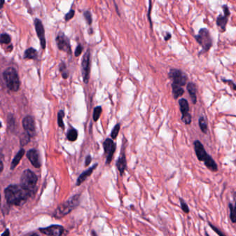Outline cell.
<instances>
[{"mask_svg": "<svg viewBox=\"0 0 236 236\" xmlns=\"http://www.w3.org/2000/svg\"><path fill=\"white\" fill-rule=\"evenodd\" d=\"M5 199L9 205L22 206L27 202L32 193L21 185H10L4 190Z\"/></svg>", "mask_w": 236, "mask_h": 236, "instance_id": "obj_1", "label": "cell"}, {"mask_svg": "<svg viewBox=\"0 0 236 236\" xmlns=\"http://www.w3.org/2000/svg\"><path fill=\"white\" fill-rule=\"evenodd\" d=\"M194 149L195 154L199 161H204L205 166L213 172H216L218 170L217 165L215 161L209 154H207L204 147L200 141L197 140L194 142Z\"/></svg>", "mask_w": 236, "mask_h": 236, "instance_id": "obj_2", "label": "cell"}, {"mask_svg": "<svg viewBox=\"0 0 236 236\" xmlns=\"http://www.w3.org/2000/svg\"><path fill=\"white\" fill-rule=\"evenodd\" d=\"M80 199V195H75L69 199L67 201L61 204L60 206H58V207L54 212L53 217L57 219H60L68 215L71 211H73L79 205Z\"/></svg>", "mask_w": 236, "mask_h": 236, "instance_id": "obj_3", "label": "cell"}, {"mask_svg": "<svg viewBox=\"0 0 236 236\" xmlns=\"http://www.w3.org/2000/svg\"><path fill=\"white\" fill-rule=\"evenodd\" d=\"M3 78L9 90L14 92L19 90L20 80L17 70L15 68L10 66L6 69L3 72Z\"/></svg>", "mask_w": 236, "mask_h": 236, "instance_id": "obj_4", "label": "cell"}, {"mask_svg": "<svg viewBox=\"0 0 236 236\" xmlns=\"http://www.w3.org/2000/svg\"><path fill=\"white\" fill-rule=\"evenodd\" d=\"M38 182V177L33 171L27 169L22 172L20 178V185L31 193L35 190Z\"/></svg>", "mask_w": 236, "mask_h": 236, "instance_id": "obj_5", "label": "cell"}, {"mask_svg": "<svg viewBox=\"0 0 236 236\" xmlns=\"http://www.w3.org/2000/svg\"><path fill=\"white\" fill-rule=\"evenodd\" d=\"M196 41L200 44L205 52L209 51L213 45V40L210 35L209 30L206 28H203L199 30L198 35L195 36Z\"/></svg>", "mask_w": 236, "mask_h": 236, "instance_id": "obj_6", "label": "cell"}, {"mask_svg": "<svg viewBox=\"0 0 236 236\" xmlns=\"http://www.w3.org/2000/svg\"><path fill=\"white\" fill-rule=\"evenodd\" d=\"M168 77L172 81V84L179 87L184 86L187 81V76L185 74L177 69H171L168 73Z\"/></svg>", "mask_w": 236, "mask_h": 236, "instance_id": "obj_7", "label": "cell"}, {"mask_svg": "<svg viewBox=\"0 0 236 236\" xmlns=\"http://www.w3.org/2000/svg\"><path fill=\"white\" fill-rule=\"evenodd\" d=\"M179 108H180V112L181 113V120L185 125H190L192 121V116L189 112L190 110V107H189L188 102L185 98H181L179 100Z\"/></svg>", "mask_w": 236, "mask_h": 236, "instance_id": "obj_8", "label": "cell"}, {"mask_svg": "<svg viewBox=\"0 0 236 236\" xmlns=\"http://www.w3.org/2000/svg\"><path fill=\"white\" fill-rule=\"evenodd\" d=\"M90 51L87 50L84 54L83 58L82 59V74L84 83L87 84L89 80V72H90Z\"/></svg>", "mask_w": 236, "mask_h": 236, "instance_id": "obj_9", "label": "cell"}, {"mask_svg": "<svg viewBox=\"0 0 236 236\" xmlns=\"http://www.w3.org/2000/svg\"><path fill=\"white\" fill-rule=\"evenodd\" d=\"M56 44L59 50L66 52L69 54L71 53V49L70 42L68 38L64 33H60L58 34L56 39Z\"/></svg>", "mask_w": 236, "mask_h": 236, "instance_id": "obj_10", "label": "cell"}, {"mask_svg": "<svg viewBox=\"0 0 236 236\" xmlns=\"http://www.w3.org/2000/svg\"><path fill=\"white\" fill-rule=\"evenodd\" d=\"M103 148L105 153L107 155L106 163L110 164L112 160L115 150H116V144L112 139H107L103 143Z\"/></svg>", "mask_w": 236, "mask_h": 236, "instance_id": "obj_11", "label": "cell"}, {"mask_svg": "<svg viewBox=\"0 0 236 236\" xmlns=\"http://www.w3.org/2000/svg\"><path fill=\"white\" fill-rule=\"evenodd\" d=\"M22 126L27 132L31 137L35 136V120L31 116H27L22 119Z\"/></svg>", "mask_w": 236, "mask_h": 236, "instance_id": "obj_12", "label": "cell"}, {"mask_svg": "<svg viewBox=\"0 0 236 236\" xmlns=\"http://www.w3.org/2000/svg\"><path fill=\"white\" fill-rule=\"evenodd\" d=\"M34 25H35V31L37 33V35L40 39V44L42 49L44 50L46 49V39L45 35H44V28L42 21L38 18L34 20Z\"/></svg>", "mask_w": 236, "mask_h": 236, "instance_id": "obj_13", "label": "cell"}, {"mask_svg": "<svg viewBox=\"0 0 236 236\" xmlns=\"http://www.w3.org/2000/svg\"><path fill=\"white\" fill-rule=\"evenodd\" d=\"M41 233L49 236H61L64 233V228L60 225L53 224L46 228L39 229Z\"/></svg>", "mask_w": 236, "mask_h": 236, "instance_id": "obj_14", "label": "cell"}, {"mask_svg": "<svg viewBox=\"0 0 236 236\" xmlns=\"http://www.w3.org/2000/svg\"><path fill=\"white\" fill-rule=\"evenodd\" d=\"M224 15H219L217 18V25L224 32L226 31V27H227L228 20H229V16L230 15V12L229 8L227 5L223 6Z\"/></svg>", "mask_w": 236, "mask_h": 236, "instance_id": "obj_15", "label": "cell"}, {"mask_svg": "<svg viewBox=\"0 0 236 236\" xmlns=\"http://www.w3.org/2000/svg\"><path fill=\"white\" fill-rule=\"evenodd\" d=\"M27 157L31 164L35 168H40L41 167V162L40 159L39 152L35 149H31L27 153Z\"/></svg>", "mask_w": 236, "mask_h": 236, "instance_id": "obj_16", "label": "cell"}, {"mask_svg": "<svg viewBox=\"0 0 236 236\" xmlns=\"http://www.w3.org/2000/svg\"><path fill=\"white\" fill-rule=\"evenodd\" d=\"M116 166L118 171L120 172L121 175H122L123 174L124 171L126 170L127 166V161H126V154H125V152H124V148H121V154L116 162Z\"/></svg>", "mask_w": 236, "mask_h": 236, "instance_id": "obj_17", "label": "cell"}, {"mask_svg": "<svg viewBox=\"0 0 236 236\" xmlns=\"http://www.w3.org/2000/svg\"><path fill=\"white\" fill-rule=\"evenodd\" d=\"M97 166H98V164L97 163H96V164L94 165L92 167H91V168L87 169V170L84 171L83 172H82L81 174L80 175V176L78 177V178L77 179V181H76V185L79 186L81 183H83L84 181H85L87 179V177H89L90 175L92 174L93 171L95 170Z\"/></svg>", "mask_w": 236, "mask_h": 236, "instance_id": "obj_18", "label": "cell"}, {"mask_svg": "<svg viewBox=\"0 0 236 236\" xmlns=\"http://www.w3.org/2000/svg\"><path fill=\"white\" fill-rule=\"evenodd\" d=\"M187 91L188 92L193 104L197 102V88L193 82H188L186 86Z\"/></svg>", "mask_w": 236, "mask_h": 236, "instance_id": "obj_19", "label": "cell"}, {"mask_svg": "<svg viewBox=\"0 0 236 236\" xmlns=\"http://www.w3.org/2000/svg\"><path fill=\"white\" fill-rule=\"evenodd\" d=\"M25 154V150H24L23 148L20 149L19 152L17 153V154H16L15 157H14L13 161H12L11 165V170H14V169L15 168V167L19 164V161H21L22 158L23 157Z\"/></svg>", "mask_w": 236, "mask_h": 236, "instance_id": "obj_20", "label": "cell"}, {"mask_svg": "<svg viewBox=\"0 0 236 236\" xmlns=\"http://www.w3.org/2000/svg\"><path fill=\"white\" fill-rule=\"evenodd\" d=\"M38 58V51L33 48H29L24 54V58L28 60H35Z\"/></svg>", "mask_w": 236, "mask_h": 236, "instance_id": "obj_21", "label": "cell"}, {"mask_svg": "<svg viewBox=\"0 0 236 236\" xmlns=\"http://www.w3.org/2000/svg\"><path fill=\"white\" fill-rule=\"evenodd\" d=\"M172 94H173V97H174L175 99H177L179 98L180 96H183V94H184L185 91L181 87L175 85V84H172Z\"/></svg>", "mask_w": 236, "mask_h": 236, "instance_id": "obj_22", "label": "cell"}, {"mask_svg": "<svg viewBox=\"0 0 236 236\" xmlns=\"http://www.w3.org/2000/svg\"><path fill=\"white\" fill-rule=\"evenodd\" d=\"M78 131L74 128H71L68 131L67 134H66V138L70 141H75L78 139Z\"/></svg>", "mask_w": 236, "mask_h": 236, "instance_id": "obj_23", "label": "cell"}, {"mask_svg": "<svg viewBox=\"0 0 236 236\" xmlns=\"http://www.w3.org/2000/svg\"><path fill=\"white\" fill-rule=\"evenodd\" d=\"M7 123H8V127H9V128L11 131H13L14 129L15 128V126H16L15 118L13 114H9L7 118Z\"/></svg>", "mask_w": 236, "mask_h": 236, "instance_id": "obj_24", "label": "cell"}, {"mask_svg": "<svg viewBox=\"0 0 236 236\" xmlns=\"http://www.w3.org/2000/svg\"><path fill=\"white\" fill-rule=\"evenodd\" d=\"M199 126L200 128V130H201L204 134H206L208 130V126L206 122L205 118H204V116H200L199 118Z\"/></svg>", "mask_w": 236, "mask_h": 236, "instance_id": "obj_25", "label": "cell"}, {"mask_svg": "<svg viewBox=\"0 0 236 236\" xmlns=\"http://www.w3.org/2000/svg\"><path fill=\"white\" fill-rule=\"evenodd\" d=\"M59 69L60 73H61L62 78H63L64 79H67L69 77V72L67 71V69H66V64L64 62H62L60 64Z\"/></svg>", "mask_w": 236, "mask_h": 236, "instance_id": "obj_26", "label": "cell"}, {"mask_svg": "<svg viewBox=\"0 0 236 236\" xmlns=\"http://www.w3.org/2000/svg\"><path fill=\"white\" fill-rule=\"evenodd\" d=\"M31 137L30 136L27 132L22 133L21 136H20V145H21L22 146H26V145L29 144L30 142V139H31Z\"/></svg>", "mask_w": 236, "mask_h": 236, "instance_id": "obj_27", "label": "cell"}, {"mask_svg": "<svg viewBox=\"0 0 236 236\" xmlns=\"http://www.w3.org/2000/svg\"><path fill=\"white\" fill-rule=\"evenodd\" d=\"M102 113V108L100 106H97L94 109V112H93V120L94 121H98V120L99 119L100 114Z\"/></svg>", "mask_w": 236, "mask_h": 236, "instance_id": "obj_28", "label": "cell"}, {"mask_svg": "<svg viewBox=\"0 0 236 236\" xmlns=\"http://www.w3.org/2000/svg\"><path fill=\"white\" fill-rule=\"evenodd\" d=\"M64 116H65V114H64V111L60 110L58 114V124L60 128H61L62 129H64V124L63 122V118Z\"/></svg>", "mask_w": 236, "mask_h": 236, "instance_id": "obj_29", "label": "cell"}, {"mask_svg": "<svg viewBox=\"0 0 236 236\" xmlns=\"http://www.w3.org/2000/svg\"><path fill=\"white\" fill-rule=\"evenodd\" d=\"M11 38L9 34L4 33L1 34V36H0V42H1V44H9L11 43Z\"/></svg>", "mask_w": 236, "mask_h": 236, "instance_id": "obj_30", "label": "cell"}, {"mask_svg": "<svg viewBox=\"0 0 236 236\" xmlns=\"http://www.w3.org/2000/svg\"><path fill=\"white\" fill-rule=\"evenodd\" d=\"M121 128L120 124H116V126L114 127V128L112 129V132H111V136H112V139H116L117 136H118V132H119Z\"/></svg>", "mask_w": 236, "mask_h": 236, "instance_id": "obj_31", "label": "cell"}, {"mask_svg": "<svg viewBox=\"0 0 236 236\" xmlns=\"http://www.w3.org/2000/svg\"><path fill=\"white\" fill-rule=\"evenodd\" d=\"M83 15L84 19H85L87 23L89 25H91L92 23V14H91V12L89 11H86L83 13Z\"/></svg>", "mask_w": 236, "mask_h": 236, "instance_id": "obj_32", "label": "cell"}, {"mask_svg": "<svg viewBox=\"0 0 236 236\" xmlns=\"http://www.w3.org/2000/svg\"><path fill=\"white\" fill-rule=\"evenodd\" d=\"M229 210H230V218L233 223H236V215L233 211V206L232 204H229Z\"/></svg>", "mask_w": 236, "mask_h": 236, "instance_id": "obj_33", "label": "cell"}, {"mask_svg": "<svg viewBox=\"0 0 236 236\" xmlns=\"http://www.w3.org/2000/svg\"><path fill=\"white\" fill-rule=\"evenodd\" d=\"M209 224L210 227H211V229L213 230V231H214L215 233H217V235H218V236H227L224 233H223L222 231H221L220 229H219L218 228H217L216 227H215V226H213V224H212L211 223L209 222Z\"/></svg>", "mask_w": 236, "mask_h": 236, "instance_id": "obj_34", "label": "cell"}, {"mask_svg": "<svg viewBox=\"0 0 236 236\" xmlns=\"http://www.w3.org/2000/svg\"><path fill=\"white\" fill-rule=\"evenodd\" d=\"M180 204L181 209H182V211L184 212V213H188L189 212H190V210H189V208L187 204L185 203L182 199H180Z\"/></svg>", "mask_w": 236, "mask_h": 236, "instance_id": "obj_35", "label": "cell"}, {"mask_svg": "<svg viewBox=\"0 0 236 236\" xmlns=\"http://www.w3.org/2000/svg\"><path fill=\"white\" fill-rule=\"evenodd\" d=\"M74 15H75V11L73 9H71L69 11L68 13H66L65 15V17H64V19L66 20V22L69 21L71 19L74 17Z\"/></svg>", "mask_w": 236, "mask_h": 236, "instance_id": "obj_36", "label": "cell"}, {"mask_svg": "<svg viewBox=\"0 0 236 236\" xmlns=\"http://www.w3.org/2000/svg\"><path fill=\"white\" fill-rule=\"evenodd\" d=\"M82 50H83V47H82V46L81 45V44H78V46L76 47V49L75 50V56H76V57L79 56L80 54L82 53Z\"/></svg>", "mask_w": 236, "mask_h": 236, "instance_id": "obj_37", "label": "cell"}, {"mask_svg": "<svg viewBox=\"0 0 236 236\" xmlns=\"http://www.w3.org/2000/svg\"><path fill=\"white\" fill-rule=\"evenodd\" d=\"M223 82H228V84H229L230 86H231V88H233V89L234 90H236V84L234 83V82L232 81V80H222Z\"/></svg>", "mask_w": 236, "mask_h": 236, "instance_id": "obj_38", "label": "cell"}, {"mask_svg": "<svg viewBox=\"0 0 236 236\" xmlns=\"http://www.w3.org/2000/svg\"><path fill=\"white\" fill-rule=\"evenodd\" d=\"M92 162V157L90 155H87L85 159V166H88Z\"/></svg>", "mask_w": 236, "mask_h": 236, "instance_id": "obj_39", "label": "cell"}, {"mask_svg": "<svg viewBox=\"0 0 236 236\" xmlns=\"http://www.w3.org/2000/svg\"><path fill=\"white\" fill-rule=\"evenodd\" d=\"M149 4H150V6H149L148 16V19H149V20H150L151 27H152V22H151V19H150V12H151V9H152V4H152V2H151V1H150V2H149Z\"/></svg>", "mask_w": 236, "mask_h": 236, "instance_id": "obj_40", "label": "cell"}, {"mask_svg": "<svg viewBox=\"0 0 236 236\" xmlns=\"http://www.w3.org/2000/svg\"><path fill=\"white\" fill-rule=\"evenodd\" d=\"M170 38H171V34L170 33H166V34L164 36V39L166 41H168V40H170Z\"/></svg>", "mask_w": 236, "mask_h": 236, "instance_id": "obj_41", "label": "cell"}, {"mask_svg": "<svg viewBox=\"0 0 236 236\" xmlns=\"http://www.w3.org/2000/svg\"><path fill=\"white\" fill-rule=\"evenodd\" d=\"M1 236H10V231L9 229H6L4 233L1 234Z\"/></svg>", "mask_w": 236, "mask_h": 236, "instance_id": "obj_42", "label": "cell"}, {"mask_svg": "<svg viewBox=\"0 0 236 236\" xmlns=\"http://www.w3.org/2000/svg\"><path fill=\"white\" fill-rule=\"evenodd\" d=\"M0 164H1V168H0V169H1V172H2V171H3V168H4V166H3V162H2V161H1V163H0Z\"/></svg>", "mask_w": 236, "mask_h": 236, "instance_id": "obj_43", "label": "cell"}, {"mask_svg": "<svg viewBox=\"0 0 236 236\" xmlns=\"http://www.w3.org/2000/svg\"><path fill=\"white\" fill-rule=\"evenodd\" d=\"M92 236H98V235H96V232H95V231H93L92 232Z\"/></svg>", "mask_w": 236, "mask_h": 236, "instance_id": "obj_44", "label": "cell"}, {"mask_svg": "<svg viewBox=\"0 0 236 236\" xmlns=\"http://www.w3.org/2000/svg\"><path fill=\"white\" fill-rule=\"evenodd\" d=\"M4 2H5V1H4V0H2V1H1V5H0V6H1V9H2V7H3V5H4Z\"/></svg>", "mask_w": 236, "mask_h": 236, "instance_id": "obj_45", "label": "cell"}, {"mask_svg": "<svg viewBox=\"0 0 236 236\" xmlns=\"http://www.w3.org/2000/svg\"><path fill=\"white\" fill-rule=\"evenodd\" d=\"M233 211H234V213H235V215H236V203H235V206L233 207Z\"/></svg>", "mask_w": 236, "mask_h": 236, "instance_id": "obj_46", "label": "cell"}, {"mask_svg": "<svg viewBox=\"0 0 236 236\" xmlns=\"http://www.w3.org/2000/svg\"><path fill=\"white\" fill-rule=\"evenodd\" d=\"M30 236H39V235H38L37 233H33V234H31Z\"/></svg>", "mask_w": 236, "mask_h": 236, "instance_id": "obj_47", "label": "cell"}, {"mask_svg": "<svg viewBox=\"0 0 236 236\" xmlns=\"http://www.w3.org/2000/svg\"><path fill=\"white\" fill-rule=\"evenodd\" d=\"M115 6H116V9H117V5H116V4H115ZM117 12H118V10H117ZM118 15H119V13H118Z\"/></svg>", "mask_w": 236, "mask_h": 236, "instance_id": "obj_48", "label": "cell"}]
</instances>
